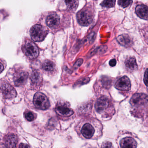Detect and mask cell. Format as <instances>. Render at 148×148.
I'll list each match as a JSON object with an SVG mask.
<instances>
[{
    "mask_svg": "<svg viewBox=\"0 0 148 148\" xmlns=\"http://www.w3.org/2000/svg\"><path fill=\"white\" fill-rule=\"evenodd\" d=\"M48 33L47 29L43 26L36 25L33 26L30 30L31 38L36 42L44 40Z\"/></svg>",
    "mask_w": 148,
    "mask_h": 148,
    "instance_id": "6da1fadb",
    "label": "cell"
},
{
    "mask_svg": "<svg viewBox=\"0 0 148 148\" xmlns=\"http://www.w3.org/2000/svg\"><path fill=\"white\" fill-rule=\"evenodd\" d=\"M79 133L85 138L90 139L94 136L95 128L90 122L86 121L81 122L79 123Z\"/></svg>",
    "mask_w": 148,
    "mask_h": 148,
    "instance_id": "7a4b0ae2",
    "label": "cell"
},
{
    "mask_svg": "<svg viewBox=\"0 0 148 148\" xmlns=\"http://www.w3.org/2000/svg\"><path fill=\"white\" fill-rule=\"evenodd\" d=\"M33 103L36 108L45 110L50 107V104L47 97L42 92L35 93L33 98Z\"/></svg>",
    "mask_w": 148,
    "mask_h": 148,
    "instance_id": "3957f363",
    "label": "cell"
},
{
    "mask_svg": "<svg viewBox=\"0 0 148 148\" xmlns=\"http://www.w3.org/2000/svg\"><path fill=\"white\" fill-rule=\"evenodd\" d=\"M22 50L25 55L30 59L36 58L39 55V50L37 46L29 40L23 45Z\"/></svg>",
    "mask_w": 148,
    "mask_h": 148,
    "instance_id": "277c9868",
    "label": "cell"
},
{
    "mask_svg": "<svg viewBox=\"0 0 148 148\" xmlns=\"http://www.w3.org/2000/svg\"><path fill=\"white\" fill-rule=\"evenodd\" d=\"M77 20L79 25L87 26L90 24L93 19L92 13L88 9H83L77 15Z\"/></svg>",
    "mask_w": 148,
    "mask_h": 148,
    "instance_id": "5b68a950",
    "label": "cell"
},
{
    "mask_svg": "<svg viewBox=\"0 0 148 148\" xmlns=\"http://www.w3.org/2000/svg\"><path fill=\"white\" fill-rule=\"evenodd\" d=\"M130 102L132 106L138 108L148 103V97L143 93H136L132 96Z\"/></svg>",
    "mask_w": 148,
    "mask_h": 148,
    "instance_id": "8992f818",
    "label": "cell"
},
{
    "mask_svg": "<svg viewBox=\"0 0 148 148\" xmlns=\"http://www.w3.org/2000/svg\"><path fill=\"white\" fill-rule=\"evenodd\" d=\"M1 90L3 97L6 99H13L17 96V92L15 89L5 82L1 83Z\"/></svg>",
    "mask_w": 148,
    "mask_h": 148,
    "instance_id": "52a82bcc",
    "label": "cell"
},
{
    "mask_svg": "<svg viewBox=\"0 0 148 148\" xmlns=\"http://www.w3.org/2000/svg\"><path fill=\"white\" fill-rule=\"evenodd\" d=\"M111 106V103L107 98L102 97L96 101L95 107L98 113L103 114Z\"/></svg>",
    "mask_w": 148,
    "mask_h": 148,
    "instance_id": "ba28073f",
    "label": "cell"
},
{
    "mask_svg": "<svg viewBox=\"0 0 148 148\" xmlns=\"http://www.w3.org/2000/svg\"><path fill=\"white\" fill-rule=\"evenodd\" d=\"M115 87L120 90H129L131 88V83L129 78L126 76L120 78L115 84Z\"/></svg>",
    "mask_w": 148,
    "mask_h": 148,
    "instance_id": "9c48e42d",
    "label": "cell"
},
{
    "mask_svg": "<svg viewBox=\"0 0 148 148\" xmlns=\"http://www.w3.org/2000/svg\"><path fill=\"white\" fill-rule=\"evenodd\" d=\"M56 112L63 116H70L73 114V111L65 103H58L56 108Z\"/></svg>",
    "mask_w": 148,
    "mask_h": 148,
    "instance_id": "30bf717a",
    "label": "cell"
},
{
    "mask_svg": "<svg viewBox=\"0 0 148 148\" xmlns=\"http://www.w3.org/2000/svg\"><path fill=\"white\" fill-rule=\"evenodd\" d=\"M28 77V73L24 71L18 72L14 76V84L16 86H20L25 84Z\"/></svg>",
    "mask_w": 148,
    "mask_h": 148,
    "instance_id": "8fae6325",
    "label": "cell"
},
{
    "mask_svg": "<svg viewBox=\"0 0 148 148\" xmlns=\"http://www.w3.org/2000/svg\"><path fill=\"white\" fill-rule=\"evenodd\" d=\"M18 143V138L14 134H8L4 138V143L6 147L14 148Z\"/></svg>",
    "mask_w": 148,
    "mask_h": 148,
    "instance_id": "7c38bea8",
    "label": "cell"
},
{
    "mask_svg": "<svg viewBox=\"0 0 148 148\" xmlns=\"http://www.w3.org/2000/svg\"><path fill=\"white\" fill-rule=\"evenodd\" d=\"M136 12L138 17L143 19L148 20V7L143 5H138L136 7Z\"/></svg>",
    "mask_w": 148,
    "mask_h": 148,
    "instance_id": "4fadbf2b",
    "label": "cell"
},
{
    "mask_svg": "<svg viewBox=\"0 0 148 148\" xmlns=\"http://www.w3.org/2000/svg\"><path fill=\"white\" fill-rule=\"evenodd\" d=\"M46 22L47 25L50 28H55L59 25V17L56 14H53L48 16Z\"/></svg>",
    "mask_w": 148,
    "mask_h": 148,
    "instance_id": "5bb4252c",
    "label": "cell"
},
{
    "mask_svg": "<svg viewBox=\"0 0 148 148\" xmlns=\"http://www.w3.org/2000/svg\"><path fill=\"white\" fill-rule=\"evenodd\" d=\"M121 148H136L137 144L134 138L131 137H126L123 138L120 141Z\"/></svg>",
    "mask_w": 148,
    "mask_h": 148,
    "instance_id": "9a60e30c",
    "label": "cell"
},
{
    "mask_svg": "<svg viewBox=\"0 0 148 148\" xmlns=\"http://www.w3.org/2000/svg\"><path fill=\"white\" fill-rule=\"evenodd\" d=\"M117 40L120 45L126 47L130 46L132 43L130 37L126 34L119 35L117 38Z\"/></svg>",
    "mask_w": 148,
    "mask_h": 148,
    "instance_id": "2e32d148",
    "label": "cell"
},
{
    "mask_svg": "<svg viewBox=\"0 0 148 148\" xmlns=\"http://www.w3.org/2000/svg\"><path fill=\"white\" fill-rule=\"evenodd\" d=\"M125 64L126 68L130 71H134L137 69V64L136 59L133 57L126 59Z\"/></svg>",
    "mask_w": 148,
    "mask_h": 148,
    "instance_id": "e0dca14e",
    "label": "cell"
},
{
    "mask_svg": "<svg viewBox=\"0 0 148 148\" xmlns=\"http://www.w3.org/2000/svg\"><path fill=\"white\" fill-rule=\"evenodd\" d=\"M30 78L32 84L34 85L39 84L42 81V75L39 71L36 70L33 71Z\"/></svg>",
    "mask_w": 148,
    "mask_h": 148,
    "instance_id": "ac0fdd59",
    "label": "cell"
},
{
    "mask_svg": "<svg viewBox=\"0 0 148 148\" xmlns=\"http://www.w3.org/2000/svg\"><path fill=\"white\" fill-rule=\"evenodd\" d=\"M43 70L46 71L51 72L53 71L55 68V64L53 62L49 60L44 61L42 65Z\"/></svg>",
    "mask_w": 148,
    "mask_h": 148,
    "instance_id": "d6986e66",
    "label": "cell"
},
{
    "mask_svg": "<svg viewBox=\"0 0 148 148\" xmlns=\"http://www.w3.org/2000/svg\"><path fill=\"white\" fill-rule=\"evenodd\" d=\"M66 7L71 10H76L78 6V0H64Z\"/></svg>",
    "mask_w": 148,
    "mask_h": 148,
    "instance_id": "ffe728a7",
    "label": "cell"
},
{
    "mask_svg": "<svg viewBox=\"0 0 148 148\" xmlns=\"http://www.w3.org/2000/svg\"><path fill=\"white\" fill-rule=\"evenodd\" d=\"M116 3V0H104L101 4L103 7L111 8L113 7Z\"/></svg>",
    "mask_w": 148,
    "mask_h": 148,
    "instance_id": "44dd1931",
    "label": "cell"
},
{
    "mask_svg": "<svg viewBox=\"0 0 148 148\" xmlns=\"http://www.w3.org/2000/svg\"><path fill=\"white\" fill-rule=\"evenodd\" d=\"M118 3L120 6L125 8L132 4V0H118Z\"/></svg>",
    "mask_w": 148,
    "mask_h": 148,
    "instance_id": "7402d4cb",
    "label": "cell"
},
{
    "mask_svg": "<svg viewBox=\"0 0 148 148\" xmlns=\"http://www.w3.org/2000/svg\"><path fill=\"white\" fill-rule=\"evenodd\" d=\"M25 116L26 119L28 121H32L35 119V114L30 111H27L25 112Z\"/></svg>",
    "mask_w": 148,
    "mask_h": 148,
    "instance_id": "603a6c76",
    "label": "cell"
},
{
    "mask_svg": "<svg viewBox=\"0 0 148 148\" xmlns=\"http://www.w3.org/2000/svg\"><path fill=\"white\" fill-rule=\"evenodd\" d=\"M144 81L145 84L148 86V69L145 71V73L144 77Z\"/></svg>",
    "mask_w": 148,
    "mask_h": 148,
    "instance_id": "cb8c5ba5",
    "label": "cell"
},
{
    "mask_svg": "<svg viewBox=\"0 0 148 148\" xmlns=\"http://www.w3.org/2000/svg\"><path fill=\"white\" fill-rule=\"evenodd\" d=\"M102 147H103V148H111V147H112V144L110 143L106 142L102 145Z\"/></svg>",
    "mask_w": 148,
    "mask_h": 148,
    "instance_id": "d4e9b609",
    "label": "cell"
},
{
    "mask_svg": "<svg viewBox=\"0 0 148 148\" xmlns=\"http://www.w3.org/2000/svg\"><path fill=\"white\" fill-rule=\"evenodd\" d=\"M109 64H110V66H116V60L113 59L110 60Z\"/></svg>",
    "mask_w": 148,
    "mask_h": 148,
    "instance_id": "484cf974",
    "label": "cell"
},
{
    "mask_svg": "<svg viewBox=\"0 0 148 148\" xmlns=\"http://www.w3.org/2000/svg\"><path fill=\"white\" fill-rule=\"evenodd\" d=\"M82 63H83L82 59H79L76 62L75 64V66H76V67H79V66H80V65L82 64Z\"/></svg>",
    "mask_w": 148,
    "mask_h": 148,
    "instance_id": "4316f807",
    "label": "cell"
},
{
    "mask_svg": "<svg viewBox=\"0 0 148 148\" xmlns=\"http://www.w3.org/2000/svg\"><path fill=\"white\" fill-rule=\"evenodd\" d=\"M19 147L20 148H25V147H30V146L27 145L25 144H21L19 146Z\"/></svg>",
    "mask_w": 148,
    "mask_h": 148,
    "instance_id": "83f0119b",
    "label": "cell"
},
{
    "mask_svg": "<svg viewBox=\"0 0 148 148\" xmlns=\"http://www.w3.org/2000/svg\"><path fill=\"white\" fill-rule=\"evenodd\" d=\"M1 72H2V71H3V69H4V67H3V65L2 64H1Z\"/></svg>",
    "mask_w": 148,
    "mask_h": 148,
    "instance_id": "f1b7e54d",
    "label": "cell"
}]
</instances>
